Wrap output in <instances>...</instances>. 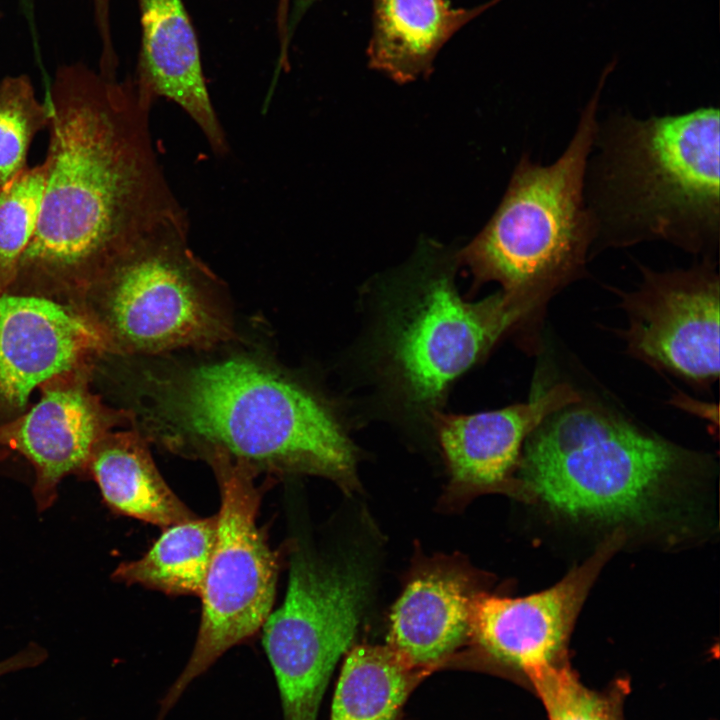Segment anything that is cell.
Here are the masks:
<instances>
[{
  "instance_id": "cell-12",
  "label": "cell",
  "mask_w": 720,
  "mask_h": 720,
  "mask_svg": "<svg viewBox=\"0 0 720 720\" xmlns=\"http://www.w3.org/2000/svg\"><path fill=\"white\" fill-rule=\"evenodd\" d=\"M93 368L50 379L33 406L0 423V446L18 452L34 468L32 492L39 512L54 504L64 477L83 475L99 439L134 423L131 410L112 408L91 390Z\"/></svg>"
},
{
  "instance_id": "cell-9",
  "label": "cell",
  "mask_w": 720,
  "mask_h": 720,
  "mask_svg": "<svg viewBox=\"0 0 720 720\" xmlns=\"http://www.w3.org/2000/svg\"><path fill=\"white\" fill-rule=\"evenodd\" d=\"M369 586L359 560L328 562L305 552L291 558L284 601L262 626L284 720H316L331 674L356 634Z\"/></svg>"
},
{
  "instance_id": "cell-10",
  "label": "cell",
  "mask_w": 720,
  "mask_h": 720,
  "mask_svg": "<svg viewBox=\"0 0 720 720\" xmlns=\"http://www.w3.org/2000/svg\"><path fill=\"white\" fill-rule=\"evenodd\" d=\"M639 289L623 297L630 350L687 380L703 384L719 375V276L702 258L689 269L654 271L640 266Z\"/></svg>"
},
{
  "instance_id": "cell-3",
  "label": "cell",
  "mask_w": 720,
  "mask_h": 720,
  "mask_svg": "<svg viewBox=\"0 0 720 720\" xmlns=\"http://www.w3.org/2000/svg\"><path fill=\"white\" fill-rule=\"evenodd\" d=\"M720 111L597 120L584 175L591 249L662 241L716 258L720 240Z\"/></svg>"
},
{
  "instance_id": "cell-26",
  "label": "cell",
  "mask_w": 720,
  "mask_h": 720,
  "mask_svg": "<svg viewBox=\"0 0 720 720\" xmlns=\"http://www.w3.org/2000/svg\"><path fill=\"white\" fill-rule=\"evenodd\" d=\"M317 1L319 0H291L288 18V35L290 40H292L294 32L303 16Z\"/></svg>"
},
{
  "instance_id": "cell-25",
  "label": "cell",
  "mask_w": 720,
  "mask_h": 720,
  "mask_svg": "<svg viewBox=\"0 0 720 720\" xmlns=\"http://www.w3.org/2000/svg\"><path fill=\"white\" fill-rule=\"evenodd\" d=\"M97 26L102 39L101 60L113 62L117 59L110 29L109 0H94Z\"/></svg>"
},
{
  "instance_id": "cell-8",
  "label": "cell",
  "mask_w": 720,
  "mask_h": 720,
  "mask_svg": "<svg viewBox=\"0 0 720 720\" xmlns=\"http://www.w3.org/2000/svg\"><path fill=\"white\" fill-rule=\"evenodd\" d=\"M221 491L216 539L200 597L202 612L193 651L162 700L164 720L188 686L224 653L255 635L272 612L278 564L257 526L260 495L250 470L211 464Z\"/></svg>"
},
{
  "instance_id": "cell-14",
  "label": "cell",
  "mask_w": 720,
  "mask_h": 720,
  "mask_svg": "<svg viewBox=\"0 0 720 720\" xmlns=\"http://www.w3.org/2000/svg\"><path fill=\"white\" fill-rule=\"evenodd\" d=\"M142 41L134 82L151 101L164 97L196 123L215 155L229 150L205 81L199 44L182 0H138Z\"/></svg>"
},
{
  "instance_id": "cell-2",
  "label": "cell",
  "mask_w": 720,
  "mask_h": 720,
  "mask_svg": "<svg viewBox=\"0 0 720 720\" xmlns=\"http://www.w3.org/2000/svg\"><path fill=\"white\" fill-rule=\"evenodd\" d=\"M136 428L185 457L356 484L355 450L328 403L277 368L235 356L144 372Z\"/></svg>"
},
{
  "instance_id": "cell-23",
  "label": "cell",
  "mask_w": 720,
  "mask_h": 720,
  "mask_svg": "<svg viewBox=\"0 0 720 720\" xmlns=\"http://www.w3.org/2000/svg\"><path fill=\"white\" fill-rule=\"evenodd\" d=\"M526 677L541 699L549 720H622L616 695L588 689L567 663L534 670Z\"/></svg>"
},
{
  "instance_id": "cell-27",
  "label": "cell",
  "mask_w": 720,
  "mask_h": 720,
  "mask_svg": "<svg viewBox=\"0 0 720 720\" xmlns=\"http://www.w3.org/2000/svg\"><path fill=\"white\" fill-rule=\"evenodd\" d=\"M281 3H287L289 0H279Z\"/></svg>"
},
{
  "instance_id": "cell-11",
  "label": "cell",
  "mask_w": 720,
  "mask_h": 720,
  "mask_svg": "<svg viewBox=\"0 0 720 720\" xmlns=\"http://www.w3.org/2000/svg\"><path fill=\"white\" fill-rule=\"evenodd\" d=\"M114 354L111 341L77 299L0 291V421L27 409L50 379Z\"/></svg>"
},
{
  "instance_id": "cell-4",
  "label": "cell",
  "mask_w": 720,
  "mask_h": 720,
  "mask_svg": "<svg viewBox=\"0 0 720 720\" xmlns=\"http://www.w3.org/2000/svg\"><path fill=\"white\" fill-rule=\"evenodd\" d=\"M458 252L425 241L381 284L367 357L398 411L431 422L454 381L543 300L499 291L459 293Z\"/></svg>"
},
{
  "instance_id": "cell-13",
  "label": "cell",
  "mask_w": 720,
  "mask_h": 720,
  "mask_svg": "<svg viewBox=\"0 0 720 720\" xmlns=\"http://www.w3.org/2000/svg\"><path fill=\"white\" fill-rule=\"evenodd\" d=\"M621 539L619 534L612 536L590 559L542 592L520 598L478 592L472 603L470 640L495 661L525 676L565 664L576 614Z\"/></svg>"
},
{
  "instance_id": "cell-15",
  "label": "cell",
  "mask_w": 720,
  "mask_h": 720,
  "mask_svg": "<svg viewBox=\"0 0 720 720\" xmlns=\"http://www.w3.org/2000/svg\"><path fill=\"white\" fill-rule=\"evenodd\" d=\"M580 400L557 385L526 403L474 414L438 413L434 427L457 488H494L519 460L530 433L551 413Z\"/></svg>"
},
{
  "instance_id": "cell-5",
  "label": "cell",
  "mask_w": 720,
  "mask_h": 720,
  "mask_svg": "<svg viewBox=\"0 0 720 720\" xmlns=\"http://www.w3.org/2000/svg\"><path fill=\"white\" fill-rule=\"evenodd\" d=\"M611 71H603L557 159L541 164L523 153L494 214L458 252L476 283L495 281L504 292L544 298L584 272L594 240L584 175Z\"/></svg>"
},
{
  "instance_id": "cell-18",
  "label": "cell",
  "mask_w": 720,
  "mask_h": 720,
  "mask_svg": "<svg viewBox=\"0 0 720 720\" xmlns=\"http://www.w3.org/2000/svg\"><path fill=\"white\" fill-rule=\"evenodd\" d=\"M82 477L96 482L118 514L162 528L196 517L166 484L136 428L112 430L99 439Z\"/></svg>"
},
{
  "instance_id": "cell-16",
  "label": "cell",
  "mask_w": 720,
  "mask_h": 720,
  "mask_svg": "<svg viewBox=\"0 0 720 720\" xmlns=\"http://www.w3.org/2000/svg\"><path fill=\"white\" fill-rule=\"evenodd\" d=\"M477 593L471 573L456 563L420 569L393 607L387 645L408 665L432 672L470 640Z\"/></svg>"
},
{
  "instance_id": "cell-21",
  "label": "cell",
  "mask_w": 720,
  "mask_h": 720,
  "mask_svg": "<svg viewBox=\"0 0 720 720\" xmlns=\"http://www.w3.org/2000/svg\"><path fill=\"white\" fill-rule=\"evenodd\" d=\"M46 179L44 162L27 167L0 189V291L13 286L38 225Z\"/></svg>"
},
{
  "instance_id": "cell-22",
  "label": "cell",
  "mask_w": 720,
  "mask_h": 720,
  "mask_svg": "<svg viewBox=\"0 0 720 720\" xmlns=\"http://www.w3.org/2000/svg\"><path fill=\"white\" fill-rule=\"evenodd\" d=\"M49 122V106L38 101L26 75L0 82V189L28 167L29 147Z\"/></svg>"
},
{
  "instance_id": "cell-7",
  "label": "cell",
  "mask_w": 720,
  "mask_h": 720,
  "mask_svg": "<svg viewBox=\"0 0 720 720\" xmlns=\"http://www.w3.org/2000/svg\"><path fill=\"white\" fill-rule=\"evenodd\" d=\"M220 282L188 243V218L170 219L117 259L82 298L114 354L210 348L232 336Z\"/></svg>"
},
{
  "instance_id": "cell-1",
  "label": "cell",
  "mask_w": 720,
  "mask_h": 720,
  "mask_svg": "<svg viewBox=\"0 0 720 720\" xmlns=\"http://www.w3.org/2000/svg\"><path fill=\"white\" fill-rule=\"evenodd\" d=\"M46 102L42 206L10 290L80 300L145 235L187 214L155 150L153 102L133 78L66 65Z\"/></svg>"
},
{
  "instance_id": "cell-17",
  "label": "cell",
  "mask_w": 720,
  "mask_h": 720,
  "mask_svg": "<svg viewBox=\"0 0 720 720\" xmlns=\"http://www.w3.org/2000/svg\"><path fill=\"white\" fill-rule=\"evenodd\" d=\"M498 1L455 8L449 0H372L369 67L399 84L429 76L450 38Z\"/></svg>"
},
{
  "instance_id": "cell-24",
  "label": "cell",
  "mask_w": 720,
  "mask_h": 720,
  "mask_svg": "<svg viewBox=\"0 0 720 720\" xmlns=\"http://www.w3.org/2000/svg\"><path fill=\"white\" fill-rule=\"evenodd\" d=\"M46 658L47 652L44 648L35 643H30L15 655L0 661V677L8 673L35 667Z\"/></svg>"
},
{
  "instance_id": "cell-19",
  "label": "cell",
  "mask_w": 720,
  "mask_h": 720,
  "mask_svg": "<svg viewBox=\"0 0 720 720\" xmlns=\"http://www.w3.org/2000/svg\"><path fill=\"white\" fill-rule=\"evenodd\" d=\"M429 673L408 665L388 645L355 646L341 669L330 720H396Z\"/></svg>"
},
{
  "instance_id": "cell-6",
  "label": "cell",
  "mask_w": 720,
  "mask_h": 720,
  "mask_svg": "<svg viewBox=\"0 0 720 720\" xmlns=\"http://www.w3.org/2000/svg\"><path fill=\"white\" fill-rule=\"evenodd\" d=\"M686 453L580 399L527 437L523 482L551 509L593 520H642L658 506Z\"/></svg>"
},
{
  "instance_id": "cell-20",
  "label": "cell",
  "mask_w": 720,
  "mask_h": 720,
  "mask_svg": "<svg viewBox=\"0 0 720 720\" xmlns=\"http://www.w3.org/2000/svg\"><path fill=\"white\" fill-rule=\"evenodd\" d=\"M216 516L165 528L139 559L121 563L112 578L169 595H200L216 539Z\"/></svg>"
}]
</instances>
